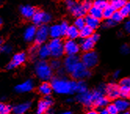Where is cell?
<instances>
[{
    "mask_svg": "<svg viewBox=\"0 0 130 114\" xmlns=\"http://www.w3.org/2000/svg\"><path fill=\"white\" fill-rule=\"evenodd\" d=\"M51 85L53 91L57 94H68L76 92L77 90V82L70 81L63 77H56L52 82Z\"/></svg>",
    "mask_w": 130,
    "mask_h": 114,
    "instance_id": "6da1fadb",
    "label": "cell"
},
{
    "mask_svg": "<svg viewBox=\"0 0 130 114\" xmlns=\"http://www.w3.org/2000/svg\"><path fill=\"white\" fill-rule=\"evenodd\" d=\"M35 71L36 75L42 80H50L53 75V69L50 65L44 60L39 61L35 64Z\"/></svg>",
    "mask_w": 130,
    "mask_h": 114,
    "instance_id": "7a4b0ae2",
    "label": "cell"
},
{
    "mask_svg": "<svg viewBox=\"0 0 130 114\" xmlns=\"http://www.w3.org/2000/svg\"><path fill=\"white\" fill-rule=\"evenodd\" d=\"M64 43L60 39H53L48 44L50 50L51 56L55 58H59L63 56L64 53Z\"/></svg>",
    "mask_w": 130,
    "mask_h": 114,
    "instance_id": "3957f363",
    "label": "cell"
},
{
    "mask_svg": "<svg viewBox=\"0 0 130 114\" xmlns=\"http://www.w3.org/2000/svg\"><path fill=\"white\" fill-rule=\"evenodd\" d=\"M65 4H66L71 13L77 17H82L86 13L82 5L77 3L74 0H65Z\"/></svg>",
    "mask_w": 130,
    "mask_h": 114,
    "instance_id": "277c9868",
    "label": "cell"
},
{
    "mask_svg": "<svg viewBox=\"0 0 130 114\" xmlns=\"http://www.w3.org/2000/svg\"><path fill=\"white\" fill-rule=\"evenodd\" d=\"M71 75L75 80H82L89 78L91 75V72L88 68H86L82 62H80L75 69V70L71 72Z\"/></svg>",
    "mask_w": 130,
    "mask_h": 114,
    "instance_id": "5b68a950",
    "label": "cell"
},
{
    "mask_svg": "<svg viewBox=\"0 0 130 114\" xmlns=\"http://www.w3.org/2000/svg\"><path fill=\"white\" fill-rule=\"evenodd\" d=\"M98 62V55L94 51L85 52V54L82 57V63L84 65L86 68L90 69L93 68L96 65Z\"/></svg>",
    "mask_w": 130,
    "mask_h": 114,
    "instance_id": "8992f818",
    "label": "cell"
},
{
    "mask_svg": "<svg viewBox=\"0 0 130 114\" xmlns=\"http://www.w3.org/2000/svg\"><path fill=\"white\" fill-rule=\"evenodd\" d=\"M49 35H50L49 28L45 24L39 26V28L37 29L35 38V42L36 45H42L47 40Z\"/></svg>",
    "mask_w": 130,
    "mask_h": 114,
    "instance_id": "52a82bcc",
    "label": "cell"
},
{
    "mask_svg": "<svg viewBox=\"0 0 130 114\" xmlns=\"http://www.w3.org/2000/svg\"><path fill=\"white\" fill-rule=\"evenodd\" d=\"M79 63H80V60L77 55H68L64 59V62H63L64 69L65 71L71 73L75 70V69L77 67V65Z\"/></svg>",
    "mask_w": 130,
    "mask_h": 114,
    "instance_id": "ba28073f",
    "label": "cell"
},
{
    "mask_svg": "<svg viewBox=\"0 0 130 114\" xmlns=\"http://www.w3.org/2000/svg\"><path fill=\"white\" fill-rule=\"evenodd\" d=\"M31 20L35 24L41 26L50 22L51 20V17L49 14L44 11H36Z\"/></svg>",
    "mask_w": 130,
    "mask_h": 114,
    "instance_id": "9c48e42d",
    "label": "cell"
},
{
    "mask_svg": "<svg viewBox=\"0 0 130 114\" xmlns=\"http://www.w3.org/2000/svg\"><path fill=\"white\" fill-rule=\"evenodd\" d=\"M53 101L50 96H45L44 99L41 100L37 107L35 114H44L53 106Z\"/></svg>",
    "mask_w": 130,
    "mask_h": 114,
    "instance_id": "30bf717a",
    "label": "cell"
},
{
    "mask_svg": "<svg viewBox=\"0 0 130 114\" xmlns=\"http://www.w3.org/2000/svg\"><path fill=\"white\" fill-rule=\"evenodd\" d=\"M64 46V52L68 55H76L80 50L79 45L75 40H68L63 44Z\"/></svg>",
    "mask_w": 130,
    "mask_h": 114,
    "instance_id": "8fae6325",
    "label": "cell"
},
{
    "mask_svg": "<svg viewBox=\"0 0 130 114\" xmlns=\"http://www.w3.org/2000/svg\"><path fill=\"white\" fill-rule=\"evenodd\" d=\"M26 54L24 52L17 53L15 55H13L12 60L10 61V63L7 65V69H13L17 66H20L22 64H24L26 61Z\"/></svg>",
    "mask_w": 130,
    "mask_h": 114,
    "instance_id": "7c38bea8",
    "label": "cell"
},
{
    "mask_svg": "<svg viewBox=\"0 0 130 114\" xmlns=\"http://www.w3.org/2000/svg\"><path fill=\"white\" fill-rule=\"evenodd\" d=\"M76 99L78 102L83 104V105L87 107L92 106L94 102L93 97H92V93L89 91H86L82 94H78L76 97Z\"/></svg>",
    "mask_w": 130,
    "mask_h": 114,
    "instance_id": "4fadbf2b",
    "label": "cell"
},
{
    "mask_svg": "<svg viewBox=\"0 0 130 114\" xmlns=\"http://www.w3.org/2000/svg\"><path fill=\"white\" fill-rule=\"evenodd\" d=\"M106 94L109 99H117L120 96L119 86L116 83H110L106 87Z\"/></svg>",
    "mask_w": 130,
    "mask_h": 114,
    "instance_id": "5bb4252c",
    "label": "cell"
},
{
    "mask_svg": "<svg viewBox=\"0 0 130 114\" xmlns=\"http://www.w3.org/2000/svg\"><path fill=\"white\" fill-rule=\"evenodd\" d=\"M119 89H120V96L123 98L129 97L130 94V80L129 78L122 79L119 83Z\"/></svg>",
    "mask_w": 130,
    "mask_h": 114,
    "instance_id": "9a60e30c",
    "label": "cell"
},
{
    "mask_svg": "<svg viewBox=\"0 0 130 114\" xmlns=\"http://www.w3.org/2000/svg\"><path fill=\"white\" fill-rule=\"evenodd\" d=\"M95 43L96 41L93 40V38L92 36L89 38H86V39L82 40L80 43V47H81V49L85 52L92 51L94 47Z\"/></svg>",
    "mask_w": 130,
    "mask_h": 114,
    "instance_id": "2e32d148",
    "label": "cell"
},
{
    "mask_svg": "<svg viewBox=\"0 0 130 114\" xmlns=\"http://www.w3.org/2000/svg\"><path fill=\"white\" fill-rule=\"evenodd\" d=\"M34 88V83L31 80H27L25 82L18 84L15 87V90L18 93H25L32 91Z\"/></svg>",
    "mask_w": 130,
    "mask_h": 114,
    "instance_id": "e0dca14e",
    "label": "cell"
},
{
    "mask_svg": "<svg viewBox=\"0 0 130 114\" xmlns=\"http://www.w3.org/2000/svg\"><path fill=\"white\" fill-rule=\"evenodd\" d=\"M36 32H37V28H35V26L34 25L28 26L24 31V40L27 42H31L33 40H35Z\"/></svg>",
    "mask_w": 130,
    "mask_h": 114,
    "instance_id": "ac0fdd59",
    "label": "cell"
},
{
    "mask_svg": "<svg viewBox=\"0 0 130 114\" xmlns=\"http://www.w3.org/2000/svg\"><path fill=\"white\" fill-rule=\"evenodd\" d=\"M37 56L42 60H45L46 58H48L50 56H51V53H50V50L49 48V46L42 44L40 46H39Z\"/></svg>",
    "mask_w": 130,
    "mask_h": 114,
    "instance_id": "d6986e66",
    "label": "cell"
},
{
    "mask_svg": "<svg viewBox=\"0 0 130 114\" xmlns=\"http://www.w3.org/2000/svg\"><path fill=\"white\" fill-rule=\"evenodd\" d=\"M31 103L30 102H24L19 105H17L13 108V112L14 114H24L30 109Z\"/></svg>",
    "mask_w": 130,
    "mask_h": 114,
    "instance_id": "ffe728a7",
    "label": "cell"
},
{
    "mask_svg": "<svg viewBox=\"0 0 130 114\" xmlns=\"http://www.w3.org/2000/svg\"><path fill=\"white\" fill-rule=\"evenodd\" d=\"M36 10L35 9L29 5H27V6H23L21 7V13L22 14V16L25 18H32L34 14H35Z\"/></svg>",
    "mask_w": 130,
    "mask_h": 114,
    "instance_id": "44dd1931",
    "label": "cell"
},
{
    "mask_svg": "<svg viewBox=\"0 0 130 114\" xmlns=\"http://www.w3.org/2000/svg\"><path fill=\"white\" fill-rule=\"evenodd\" d=\"M115 105L116 106L119 112H124V111H127L129 109L130 102L125 98L117 99L115 102Z\"/></svg>",
    "mask_w": 130,
    "mask_h": 114,
    "instance_id": "7402d4cb",
    "label": "cell"
},
{
    "mask_svg": "<svg viewBox=\"0 0 130 114\" xmlns=\"http://www.w3.org/2000/svg\"><path fill=\"white\" fill-rule=\"evenodd\" d=\"M50 36H51L53 39H60V37L63 35L62 31L60 24H54L49 28Z\"/></svg>",
    "mask_w": 130,
    "mask_h": 114,
    "instance_id": "603a6c76",
    "label": "cell"
},
{
    "mask_svg": "<svg viewBox=\"0 0 130 114\" xmlns=\"http://www.w3.org/2000/svg\"><path fill=\"white\" fill-rule=\"evenodd\" d=\"M39 91L41 94H42V95L50 96V94L53 91V87H52L51 83H49L47 82L42 83L39 87Z\"/></svg>",
    "mask_w": 130,
    "mask_h": 114,
    "instance_id": "cb8c5ba5",
    "label": "cell"
},
{
    "mask_svg": "<svg viewBox=\"0 0 130 114\" xmlns=\"http://www.w3.org/2000/svg\"><path fill=\"white\" fill-rule=\"evenodd\" d=\"M85 21H86V25L89 27L90 28H92V30L97 28L98 26L100 25V20H98V19L92 17L90 15L87 16L85 18Z\"/></svg>",
    "mask_w": 130,
    "mask_h": 114,
    "instance_id": "d4e9b609",
    "label": "cell"
},
{
    "mask_svg": "<svg viewBox=\"0 0 130 114\" xmlns=\"http://www.w3.org/2000/svg\"><path fill=\"white\" fill-rule=\"evenodd\" d=\"M92 97H93V100L96 101L99 98H100L102 96H104V94L106 93V87L104 86V85L101 84V85H100V86L96 90H94L93 91H92Z\"/></svg>",
    "mask_w": 130,
    "mask_h": 114,
    "instance_id": "484cf974",
    "label": "cell"
},
{
    "mask_svg": "<svg viewBox=\"0 0 130 114\" xmlns=\"http://www.w3.org/2000/svg\"><path fill=\"white\" fill-rule=\"evenodd\" d=\"M66 35L68 36V38L69 40H75V39H77V38L79 36V30L75 25L71 26L68 28V32L66 33Z\"/></svg>",
    "mask_w": 130,
    "mask_h": 114,
    "instance_id": "4316f807",
    "label": "cell"
},
{
    "mask_svg": "<svg viewBox=\"0 0 130 114\" xmlns=\"http://www.w3.org/2000/svg\"><path fill=\"white\" fill-rule=\"evenodd\" d=\"M93 105L97 108H105L109 105V98L105 96H102L94 101Z\"/></svg>",
    "mask_w": 130,
    "mask_h": 114,
    "instance_id": "83f0119b",
    "label": "cell"
},
{
    "mask_svg": "<svg viewBox=\"0 0 130 114\" xmlns=\"http://www.w3.org/2000/svg\"><path fill=\"white\" fill-rule=\"evenodd\" d=\"M89 12L90 16L98 19V20H100L101 18H103V9H101L98 7L93 6L89 9Z\"/></svg>",
    "mask_w": 130,
    "mask_h": 114,
    "instance_id": "f1b7e54d",
    "label": "cell"
},
{
    "mask_svg": "<svg viewBox=\"0 0 130 114\" xmlns=\"http://www.w3.org/2000/svg\"><path fill=\"white\" fill-rule=\"evenodd\" d=\"M92 35H93V30L86 25L84 28H82L81 30H79V36L82 37V39L91 37Z\"/></svg>",
    "mask_w": 130,
    "mask_h": 114,
    "instance_id": "f546056e",
    "label": "cell"
},
{
    "mask_svg": "<svg viewBox=\"0 0 130 114\" xmlns=\"http://www.w3.org/2000/svg\"><path fill=\"white\" fill-rule=\"evenodd\" d=\"M115 12V9L114 7H112L110 5H108L104 9H103V17L105 19H110L111 17L113 16V14Z\"/></svg>",
    "mask_w": 130,
    "mask_h": 114,
    "instance_id": "4dcf8cb0",
    "label": "cell"
},
{
    "mask_svg": "<svg viewBox=\"0 0 130 114\" xmlns=\"http://www.w3.org/2000/svg\"><path fill=\"white\" fill-rule=\"evenodd\" d=\"M127 3V0H111L110 6L114 7L115 9H120L124 7Z\"/></svg>",
    "mask_w": 130,
    "mask_h": 114,
    "instance_id": "1f68e13d",
    "label": "cell"
},
{
    "mask_svg": "<svg viewBox=\"0 0 130 114\" xmlns=\"http://www.w3.org/2000/svg\"><path fill=\"white\" fill-rule=\"evenodd\" d=\"M88 91H87V85L85 83V81L83 80H79L77 82V90L76 92H78V94H82Z\"/></svg>",
    "mask_w": 130,
    "mask_h": 114,
    "instance_id": "d6a6232c",
    "label": "cell"
},
{
    "mask_svg": "<svg viewBox=\"0 0 130 114\" xmlns=\"http://www.w3.org/2000/svg\"><path fill=\"white\" fill-rule=\"evenodd\" d=\"M12 109L11 107L3 102H0V114H10Z\"/></svg>",
    "mask_w": 130,
    "mask_h": 114,
    "instance_id": "836d02e7",
    "label": "cell"
},
{
    "mask_svg": "<svg viewBox=\"0 0 130 114\" xmlns=\"http://www.w3.org/2000/svg\"><path fill=\"white\" fill-rule=\"evenodd\" d=\"M75 26L78 28V30H81L82 28H84L86 26V21L85 18L82 17H78L75 21Z\"/></svg>",
    "mask_w": 130,
    "mask_h": 114,
    "instance_id": "e575fe53",
    "label": "cell"
},
{
    "mask_svg": "<svg viewBox=\"0 0 130 114\" xmlns=\"http://www.w3.org/2000/svg\"><path fill=\"white\" fill-rule=\"evenodd\" d=\"M93 6L101 9H104L108 6V3L106 0H95Z\"/></svg>",
    "mask_w": 130,
    "mask_h": 114,
    "instance_id": "d590c367",
    "label": "cell"
},
{
    "mask_svg": "<svg viewBox=\"0 0 130 114\" xmlns=\"http://www.w3.org/2000/svg\"><path fill=\"white\" fill-rule=\"evenodd\" d=\"M124 17L122 16V14H120V12L119 11H115V14H113V16L111 17V20H112L114 22H115V23H118V22H120V21H122V19H123Z\"/></svg>",
    "mask_w": 130,
    "mask_h": 114,
    "instance_id": "8d00e7d4",
    "label": "cell"
},
{
    "mask_svg": "<svg viewBox=\"0 0 130 114\" xmlns=\"http://www.w3.org/2000/svg\"><path fill=\"white\" fill-rule=\"evenodd\" d=\"M107 109L108 111L109 114H118L119 111L117 109L116 106L114 104H109V105L107 106Z\"/></svg>",
    "mask_w": 130,
    "mask_h": 114,
    "instance_id": "74e56055",
    "label": "cell"
},
{
    "mask_svg": "<svg viewBox=\"0 0 130 114\" xmlns=\"http://www.w3.org/2000/svg\"><path fill=\"white\" fill-rule=\"evenodd\" d=\"M50 65L51 66L52 69H54V70H58L59 69H60V66H61L60 61L59 60H57V59L52 60Z\"/></svg>",
    "mask_w": 130,
    "mask_h": 114,
    "instance_id": "f35d334b",
    "label": "cell"
},
{
    "mask_svg": "<svg viewBox=\"0 0 130 114\" xmlns=\"http://www.w3.org/2000/svg\"><path fill=\"white\" fill-rule=\"evenodd\" d=\"M82 5L83 8L85 9L86 11H89V9L93 6H92V3L91 0H85V1L82 3Z\"/></svg>",
    "mask_w": 130,
    "mask_h": 114,
    "instance_id": "ab89813d",
    "label": "cell"
},
{
    "mask_svg": "<svg viewBox=\"0 0 130 114\" xmlns=\"http://www.w3.org/2000/svg\"><path fill=\"white\" fill-rule=\"evenodd\" d=\"M60 28H61V31H62V34L63 35H66L68 30V28H69V25H68V23L67 21H63L60 24Z\"/></svg>",
    "mask_w": 130,
    "mask_h": 114,
    "instance_id": "60d3db41",
    "label": "cell"
},
{
    "mask_svg": "<svg viewBox=\"0 0 130 114\" xmlns=\"http://www.w3.org/2000/svg\"><path fill=\"white\" fill-rule=\"evenodd\" d=\"M120 14H122V16L123 17H125L127 16H128L130 14V11L128 10V9L127 8L126 6H125L124 7H122V9H120V10H119Z\"/></svg>",
    "mask_w": 130,
    "mask_h": 114,
    "instance_id": "b9f144b4",
    "label": "cell"
},
{
    "mask_svg": "<svg viewBox=\"0 0 130 114\" xmlns=\"http://www.w3.org/2000/svg\"><path fill=\"white\" fill-rule=\"evenodd\" d=\"M121 52L123 54H128L130 53V46L127 44H124L121 47Z\"/></svg>",
    "mask_w": 130,
    "mask_h": 114,
    "instance_id": "7bdbcfd3",
    "label": "cell"
},
{
    "mask_svg": "<svg viewBox=\"0 0 130 114\" xmlns=\"http://www.w3.org/2000/svg\"><path fill=\"white\" fill-rule=\"evenodd\" d=\"M39 46V45H35V46H32L31 48L30 49L29 52H30V54H31L32 57L36 56L37 54H38V49H39V46Z\"/></svg>",
    "mask_w": 130,
    "mask_h": 114,
    "instance_id": "ee69618b",
    "label": "cell"
},
{
    "mask_svg": "<svg viewBox=\"0 0 130 114\" xmlns=\"http://www.w3.org/2000/svg\"><path fill=\"white\" fill-rule=\"evenodd\" d=\"M12 51V47L10 45H5L2 47V52L5 54H10Z\"/></svg>",
    "mask_w": 130,
    "mask_h": 114,
    "instance_id": "f6af8a7d",
    "label": "cell"
},
{
    "mask_svg": "<svg viewBox=\"0 0 130 114\" xmlns=\"http://www.w3.org/2000/svg\"><path fill=\"white\" fill-rule=\"evenodd\" d=\"M115 24V22H114L111 19H107L106 21V22L104 23V26L106 28H110V27H112Z\"/></svg>",
    "mask_w": 130,
    "mask_h": 114,
    "instance_id": "bcb514c9",
    "label": "cell"
},
{
    "mask_svg": "<svg viewBox=\"0 0 130 114\" xmlns=\"http://www.w3.org/2000/svg\"><path fill=\"white\" fill-rule=\"evenodd\" d=\"M125 30L128 32L130 33V20L127 21L125 24Z\"/></svg>",
    "mask_w": 130,
    "mask_h": 114,
    "instance_id": "7dc6e473",
    "label": "cell"
},
{
    "mask_svg": "<svg viewBox=\"0 0 130 114\" xmlns=\"http://www.w3.org/2000/svg\"><path fill=\"white\" fill-rule=\"evenodd\" d=\"M99 114H109L107 108H100L99 110Z\"/></svg>",
    "mask_w": 130,
    "mask_h": 114,
    "instance_id": "c3c4849f",
    "label": "cell"
},
{
    "mask_svg": "<svg viewBox=\"0 0 130 114\" xmlns=\"http://www.w3.org/2000/svg\"><path fill=\"white\" fill-rule=\"evenodd\" d=\"M64 70H65V69H62V68H60V69H59L57 70V73L59 74L60 77H61V75H63V73H64Z\"/></svg>",
    "mask_w": 130,
    "mask_h": 114,
    "instance_id": "681fc988",
    "label": "cell"
},
{
    "mask_svg": "<svg viewBox=\"0 0 130 114\" xmlns=\"http://www.w3.org/2000/svg\"><path fill=\"white\" fill-rule=\"evenodd\" d=\"M92 38H93V40L96 42L98 40H99V38H100V35H98V34H93V35H92Z\"/></svg>",
    "mask_w": 130,
    "mask_h": 114,
    "instance_id": "f907efd6",
    "label": "cell"
},
{
    "mask_svg": "<svg viewBox=\"0 0 130 114\" xmlns=\"http://www.w3.org/2000/svg\"><path fill=\"white\" fill-rule=\"evenodd\" d=\"M119 75H120V71H116V72L114 73L113 77H114V78L118 79V78L119 77Z\"/></svg>",
    "mask_w": 130,
    "mask_h": 114,
    "instance_id": "816d5d0a",
    "label": "cell"
},
{
    "mask_svg": "<svg viewBox=\"0 0 130 114\" xmlns=\"http://www.w3.org/2000/svg\"><path fill=\"white\" fill-rule=\"evenodd\" d=\"M86 114H98V112L95 110H89Z\"/></svg>",
    "mask_w": 130,
    "mask_h": 114,
    "instance_id": "f5cc1de1",
    "label": "cell"
},
{
    "mask_svg": "<svg viewBox=\"0 0 130 114\" xmlns=\"http://www.w3.org/2000/svg\"><path fill=\"white\" fill-rule=\"evenodd\" d=\"M118 114H130V112L128 111H124V112H120V113Z\"/></svg>",
    "mask_w": 130,
    "mask_h": 114,
    "instance_id": "db71d44e",
    "label": "cell"
},
{
    "mask_svg": "<svg viewBox=\"0 0 130 114\" xmlns=\"http://www.w3.org/2000/svg\"><path fill=\"white\" fill-rule=\"evenodd\" d=\"M59 114H72V112L71 111H66V112H61Z\"/></svg>",
    "mask_w": 130,
    "mask_h": 114,
    "instance_id": "11a10c76",
    "label": "cell"
},
{
    "mask_svg": "<svg viewBox=\"0 0 130 114\" xmlns=\"http://www.w3.org/2000/svg\"><path fill=\"white\" fill-rule=\"evenodd\" d=\"M126 6H127V8L128 9V10L130 11V1L129 2H128L127 3H126V5H125Z\"/></svg>",
    "mask_w": 130,
    "mask_h": 114,
    "instance_id": "9f6ffc18",
    "label": "cell"
},
{
    "mask_svg": "<svg viewBox=\"0 0 130 114\" xmlns=\"http://www.w3.org/2000/svg\"><path fill=\"white\" fill-rule=\"evenodd\" d=\"M2 47H3V40H0V51H2Z\"/></svg>",
    "mask_w": 130,
    "mask_h": 114,
    "instance_id": "6f0895ef",
    "label": "cell"
},
{
    "mask_svg": "<svg viewBox=\"0 0 130 114\" xmlns=\"http://www.w3.org/2000/svg\"><path fill=\"white\" fill-rule=\"evenodd\" d=\"M72 101H73V100H72L71 98H68V99L67 100V102H72Z\"/></svg>",
    "mask_w": 130,
    "mask_h": 114,
    "instance_id": "680465c9",
    "label": "cell"
},
{
    "mask_svg": "<svg viewBox=\"0 0 130 114\" xmlns=\"http://www.w3.org/2000/svg\"><path fill=\"white\" fill-rule=\"evenodd\" d=\"M2 24H3V21H2V19H1V18H0V27H1Z\"/></svg>",
    "mask_w": 130,
    "mask_h": 114,
    "instance_id": "91938a15",
    "label": "cell"
},
{
    "mask_svg": "<svg viewBox=\"0 0 130 114\" xmlns=\"http://www.w3.org/2000/svg\"><path fill=\"white\" fill-rule=\"evenodd\" d=\"M0 6H1V3H0Z\"/></svg>",
    "mask_w": 130,
    "mask_h": 114,
    "instance_id": "94428289",
    "label": "cell"
},
{
    "mask_svg": "<svg viewBox=\"0 0 130 114\" xmlns=\"http://www.w3.org/2000/svg\"><path fill=\"white\" fill-rule=\"evenodd\" d=\"M129 97H130V94H129Z\"/></svg>",
    "mask_w": 130,
    "mask_h": 114,
    "instance_id": "6125c7cd",
    "label": "cell"
},
{
    "mask_svg": "<svg viewBox=\"0 0 130 114\" xmlns=\"http://www.w3.org/2000/svg\"><path fill=\"white\" fill-rule=\"evenodd\" d=\"M129 80H130V78H129Z\"/></svg>",
    "mask_w": 130,
    "mask_h": 114,
    "instance_id": "be15d7a7",
    "label": "cell"
}]
</instances>
